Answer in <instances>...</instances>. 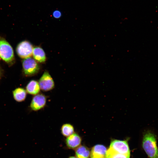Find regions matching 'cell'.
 Returning <instances> with one entry per match:
<instances>
[{"mask_svg":"<svg viewBox=\"0 0 158 158\" xmlns=\"http://www.w3.org/2000/svg\"><path fill=\"white\" fill-rule=\"evenodd\" d=\"M73 126L70 123H65L62 126L61 132L62 135L66 137H68L74 133Z\"/></svg>","mask_w":158,"mask_h":158,"instance_id":"cell-15","label":"cell"},{"mask_svg":"<svg viewBox=\"0 0 158 158\" xmlns=\"http://www.w3.org/2000/svg\"><path fill=\"white\" fill-rule=\"evenodd\" d=\"M52 15L53 17L58 19L60 18L62 15V13L61 11L58 10H56L53 11Z\"/></svg>","mask_w":158,"mask_h":158,"instance_id":"cell-16","label":"cell"},{"mask_svg":"<svg viewBox=\"0 0 158 158\" xmlns=\"http://www.w3.org/2000/svg\"><path fill=\"white\" fill-rule=\"evenodd\" d=\"M109 147L120 153L130 155V151L126 140H114L111 141Z\"/></svg>","mask_w":158,"mask_h":158,"instance_id":"cell-6","label":"cell"},{"mask_svg":"<svg viewBox=\"0 0 158 158\" xmlns=\"http://www.w3.org/2000/svg\"><path fill=\"white\" fill-rule=\"evenodd\" d=\"M130 155L120 153L109 147L107 150L106 158H130Z\"/></svg>","mask_w":158,"mask_h":158,"instance_id":"cell-14","label":"cell"},{"mask_svg":"<svg viewBox=\"0 0 158 158\" xmlns=\"http://www.w3.org/2000/svg\"><path fill=\"white\" fill-rule=\"evenodd\" d=\"M142 145L149 158H158L156 136L152 131L147 130L144 132Z\"/></svg>","mask_w":158,"mask_h":158,"instance_id":"cell-1","label":"cell"},{"mask_svg":"<svg viewBox=\"0 0 158 158\" xmlns=\"http://www.w3.org/2000/svg\"></svg>","mask_w":158,"mask_h":158,"instance_id":"cell-18","label":"cell"},{"mask_svg":"<svg viewBox=\"0 0 158 158\" xmlns=\"http://www.w3.org/2000/svg\"><path fill=\"white\" fill-rule=\"evenodd\" d=\"M23 71L26 76H31L39 71L40 67L36 61L31 57L24 59L22 62Z\"/></svg>","mask_w":158,"mask_h":158,"instance_id":"cell-3","label":"cell"},{"mask_svg":"<svg viewBox=\"0 0 158 158\" xmlns=\"http://www.w3.org/2000/svg\"><path fill=\"white\" fill-rule=\"evenodd\" d=\"M0 57L8 64L12 63L14 60L13 49L4 39L0 38Z\"/></svg>","mask_w":158,"mask_h":158,"instance_id":"cell-2","label":"cell"},{"mask_svg":"<svg viewBox=\"0 0 158 158\" xmlns=\"http://www.w3.org/2000/svg\"><path fill=\"white\" fill-rule=\"evenodd\" d=\"M68 158H77L75 156H71Z\"/></svg>","mask_w":158,"mask_h":158,"instance_id":"cell-17","label":"cell"},{"mask_svg":"<svg viewBox=\"0 0 158 158\" xmlns=\"http://www.w3.org/2000/svg\"><path fill=\"white\" fill-rule=\"evenodd\" d=\"M34 59L37 61L42 63L46 60L45 52L40 47H36L33 49L32 54Z\"/></svg>","mask_w":158,"mask_h":158,"instance_id":"cell-11","label":"cell"},{"mask_svg":"<svg viewBox=\"0 0 158 158\" xmlns=\"http://www.w3.org/2000/svg\"><path fill=\"white\" fill-rule=\"evenodd\" d=\"M75 155L77 158H89L90 152L84 145H80L75 149Z\"/></svg>","mask_w":158,"mask_h":158,"instance_id":"cell-13","label":"cell"},{"mask_svg":"<svg viewBox=\"0 0 158 158\" xmlns=\"http://www.w3.org/2000/svg\"><path fill=\"white\" fill-rule=\"evenodd\" d=\"M40 88L38 82L35 80H30L26 87V90L28 93L32 95L38 94Z\"/></svg>","mask_w":158,"mask_h":158,"instance_id":"cell-10","label":"cell"},{"mask_svg":"<svg viewBox=\"0 0 158 158\" xmlns=\"http://www.w3.org/2000/svg\"><path fill=\"white\" fill-rule=\"evenodd\" d=\"M46 101V97L45 95L42 94H38L32 98L30 104V108L34 111L40 110L44 107Z\"/></svg>","mask_w":158,"mask_h":158,"instance_id":"cell-7","label":"cell"},{"mask_svg":"<svg viewBox=\"0 0 158 158\" xmlns=\"http://www.w3.org/2000/svg\"><path fill=\"white\" fill-rule=\"evenodd\" d=\"M81 138L78 134L74 133L67 137L66 140V143L68 148L75 149L80 145Z\"/></svg>","mask_w":158,"mask_h":158,"instance_id":"cell-8","label":"cell"},{"mask_svg":"<svg viewBox=\"0 0 158 158\" xmlns=\"http://www.w3.org/2000/svg\"><path fill=\"white\" fill-rule=\"evenodd\" d=\"M107 149L102 145H97L92 148L90 152V158H106Z\"/></svg>","mask_w":158,"mask_h":158,"instance_id":"cell-9","label":"cell"},{"mask_svg":"<svg viewBox=\"0 0 158 158\" xmlns=\"http://www.w3.org/2000/svg\"><path fill=\"white\" fill-rule=\"evenodd\" d=\"M33 47L29 42L24 41L18 45L16 51L18 55L21 58L25 59L30 57L32 54Z\"/></svg>","mask_w":158,"mask_h":158,"instance_id":"cell-5","label":"cell"},{"mask_svg":"<svg viewBox=\"0 0 158 158\" xmlns=\"http://www.w3.org/2000/svg\"><path fill=\"white\" fill-rule=\"evenodd\" d=\"M39 84L40 89L43 91H48L54 87V81L47 71L44 72L39 80Z\"/></svg>","mask_w":158,"mask_h":158,"instance_id":"cell-4","label":"cell"},{"mask_svg":"<svg viewBox=\"0 0 158 158\" xmlns=\"http://www.w3.org/2000/svg\"><path fill=\"white\" fill-rule=\"evenodd\" d=\"M12 92L14 99L17 102H23L26 98L27 92L23 88H17L13 91Z\"/></svg>","mask_w":158,"mask_h":158,"instance_id":"cell-12","label":"cell"}]
</instances>
